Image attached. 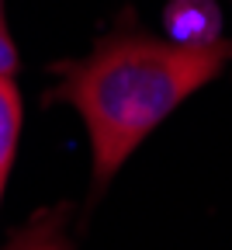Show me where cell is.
<instances>
[{
    "instance_id": "1",
    "label": "cell",
    "mask_w": 232,
    "mask_h": 250,
    "mask_svg": "<svg viewBox=\"0 0 232 250\" xmlns=\"http://www.w3.org/2000/svg\"><path fill=\"white\" fill-rule=\"evenodd\" d=\"M229 59L232 42L225 39L212 49H180L149 35H111L87 59L66 66L62 83L49 98L80 111L90 132L97 191L159 122L225 70Z\"/></svg>"
},
{
    "instance_id": "2",
    "label": "cell",
    "mask_w": 232,
    "mask_h": 250,
    "mask_svg": "<svg viewBox=\"0 0 232 250\" xmlns=\"http://www.w3.org/2000/svg\"><path fill=\"white\" fill-rule=\"evenodd\" d=\"M163 28L167 42L180 49H212L222 42V11L215 0H170Z\"/></svg>"
},
{
    "instance_id": "3",
    "label": "cell",
    "mask_w": 232,
    "mask_h": 250,
    "mask_svg": "<svg viewBox=\"0 0 232 250\" xmlns=\"http://www.w3.org/2000/svg\"><path fill=\"white\" fill-rule=\"evenodd\" d=\"M18 136H21V94L14 80H0V202H4V188L18 153Z\"/></svg>"
},
{
    "instance_id": "4",
    "label": "cell",
    "mask_w": 232,
    "mask_h": 250,
    "mask_svg": "<svg viewBox=\"0 0 232 250\" xmlns=\"http://www.w3.org/2000/svg\"><path fill=\"white\" fill-rule=\"evenodd\" d=\"M4 250H73L70 236H66V212L62 208L42 212L35 223L18 229Z\"/></svg>"
},
{
    "instance_id": "5",
    "label": "cell",
    "mask_w": 232,
    "mask_h": 250,
    "mask_svg": "<svg viewBox=\"0 0 232 250\" xmlns=\"http://www.w3.org/2000/svg\"><path fill=\"white\" fill-rule=\"evenodd\" d=\"M18 73V49L7 31V18H4V0H0V80H14Z\"/></svg>"
}]
</instances>
